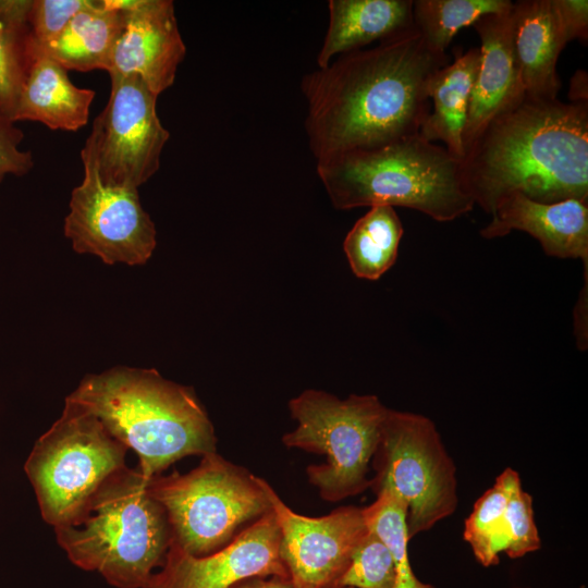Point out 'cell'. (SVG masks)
Returning a JSON list of instances; mask_svg holds the SVG:
<instances>
[{"label": "cell", "mask_w": 588, "mask_h": 588, "mask_svg": "<svg viewBox=\"0 0 588 588\" xmlns=\"http://www.w3.org/2000/svg\"><path fill=\"white\" fill-rule=\"evenodd\" d=\"M449 63L414 27L305 74L304 126L316 161L419 134L430 110L431 81Z\"/></svg>", "instance_id": "6da1fadb"}, {"label": "cell", "mask_w": 588, "mask_h": 588, "mask_svg": "<svg viewBox=\"0 0 588 588\" xmlns=\"http://www.w3.org/2000/svg\"><path fill=\"white\" fill-rule=\"evenodd\" d=\"M461 162L475 205L490 216L515 194L544 204L588 200V102L525 94L485 126Z\"/></svg>", "instance_id": "7a4b0ae2"}, {"label": "cell", "mask_w": 588, "mask_h": 588, "mask_svg": "<svg viewBox=\"0 0 588 588\" xmlns=\"http://www.w3.org/2000/svg\"><path fill=\"white\" fill-rule=\"evenodd\" d=\"M68 397L137 454L146 477L161 475L185 456L217 452L213 425L193 388L154 368L117 366L89 373Z\"/></svg>", "instance_id": "3957f363"}, {"label": "cell", "mask_w": 588, "mask_h": 588, "mask_svg": "<svg viewBox=\"0 0 588 588\" xmlns=\"http://www.w3.org/2000/svg\"><path fill=\"white\" fill-rule=\"evenodd\" d=\"M149 478L127 466L109 476L69 524L54 527L58 544L77 567L98 572L115 588H149L172 542L164 507Z\"/></svg>", "instance_id": "277c9868"}, {"label": "cell", "mask_w": 588, "mask_h": 588, "mask_svg": "<svg viewBox=\"0 0 588 588\" xmlns=\"http://www.w3.org/2000/svg\"><path fill=\"white\" fill-rule=\"evenodd\" d=\"M334 208L405 207L438 222L473 210L461 159L420 134L388 145L317 162Z\"/></svg>", "instance_id": "5b68a950"}, {"label": "cell", "mask_w": 588, "mask_h": 588, "mask_svg": "<svg viewBox=\"0 0 588 588\" xmlns=\"http://www.w3.org/2000/svg\"><path fill=\"white\" fill-rule=\"evenodd\" d=\"M149 490L166 510L171 543L197 558L223 548L272 509L261 478L217 452L187 474L150 477Z\"/></svg>", "instance_id": "8992f818"}, {"label": "cell", "mask_w": 588, "mask_h": 588, "mask_svg": "<svg viewBox=\"0 0 588 588\" xmlns=\"http://www.w3.org/2000/svg\"><path fill=\"white\" fill-rule=\"evenodd\" d=\"M127 448L85 406L65 397L61 416L35 442L24 471L42 519H75L101 483L126 466Z\"/></svg>", "instance_id": "52a82bcc"}, {"label": "cell", "mask_w": 588, "mask_h": 588, "mask_svg": "<svg viewBox=\"0 0 588 588\" xmlns=\"http://www.w3.org/2000/svg\"><path fill=\"white\" fill-rule=\"evenodd\" d=\"M298 425L283 436L287 448L326 455L307 467L308 480L323 500L336 502L370 486L368 478L388 407L376 395L339 399L321 390H305L289 402Z\"/></svg>", "instance_id": "ba28073f"}, {"label": "cell", "mask_w": 588, "mask_h": 588, "mask_svg": "<svg viewBox=\"0 0 588 588\" xmlns=\"http://www.w3.org/2000/svg\"><path fill=\"white\" fill-rule=\"evenodd\" d=\"M371 464L369 488L405 503L409 540L454 514L456 466L429 417L388 408Z\"/></svg>", "instance_id": "9c48e42d"}, {"label": "cell", "mask_w": 588, "mask_h": 588, "mask_svg": "<svg viewBox=\"0 0 588 588\" xmlns=\"http://www.w3.org/2000/svg\"><path fill=\"white\" fill-rule=\"evenodd\" d=\"M110 96L96 117L82 161L108 186L138 189L159 169L170 133L157 114V98L139 78L111 74Z\"/></svg>", "instance_id": "30bf717a"}, {"label": "cell", "mask_w": 588, "mask_h": 588, "mask_svg": "<svg viewBox=\"0 0 588 588\" xmlns=\"http://www.w3.org/2000/svg\"><path fill=\"white\" fill-rule=\"evenodd\" d=\"M83 181L71 193L64 219L72 248L106 265H145L156 248L157 231L138 189L105 185L90 163L83 161Z\"/></svg>", "instance_id": "8fae6325"}, {"label": "cell", "mask_w": 588, "mask_h": 588, "mask_svg": "<svg viewBox=\"0 0 588 588\" xmlns=\"http://www.w3.org/2000/svg\"><path fill=\"white\" fill-rule=\"evenodd\" d=\"M281 531L280 556L292 588H323L340 581L367 530L363 509L341 506L321 517L293 512L261 478Z\"/></svg>", "instance_id": "7c38bea8"}, {"label": "cell", "mask_w": 588, "mask_h": 588, "mask_svg": "<svg viewBox=\"0 0 588 588\" xmlns=\"http://www.w3.org/2000/svg\"><path fill=\"white\" fill-rule=\"evenodd\" d=\"M281 531L272 509L206 556H193L171 543L149 588H230L250 577H290L280 556Z\"/></svg>", "instance_id": "4fadbf2b"}, {"label": "cell", "mask_w": 588, "mask_h": 588, "mask_svg": "<svg viewBox=\"0 0 588 588\" xmlns=\"http://www.w3.org/2000/svg\"><path fill=\"white\" fill-rule=\"evenodd\" d=\"M122 25L109 75L139 78L159 96L174 83L186 54L171 0H120Z\"/></svg>", "instance_id": "5bb4252c"}, {"label": "cell", "mask_w": 588, "mask_h": 588, "mask_svg": "<svg viewBox=\"0 0 588 588\" xmlns=\"http://www.w3.org/2000/svg\"><path fill=\"white\" fill-rule=\"evenodd\" d=\"M511 10L473 24L480 39V61L462 135L464 154L494 117L525 96L513 49Z\"/></svg>", "instance_id": "9a60e30c"}, {"label": "cell", "mask_w": 588, "mask_h": 588, "mask_svg": "<svg viewBox=\"0 0 588 588\" xmlns=\"http://www.w3.org/2000/svg\"><path fill=\"white\" fill-rule=\"evenodd\" d=\"M512 231L535 237L548 256L580 259L587 272L588 200L571 198L544 204L512 195L498 205L480 235L491 240Z\"/></svg>", "instance_id": "2e32d148"}, {"label": "cell", "mask_w": 588, "mask_h": 588, "mask_svg": "<svg viewBox=\"0 0 588 588\" xmlns=\"http://www.w3.org/2000/svg\"><path fill=\"white\" fill-rule=\"evenodd\" d=\"M512 41L520 82L527 96L554 99L561 89L556 64L567 45L551 0L513 2Z\"/></svg>", "instance_id": "e0dca14e"}, {"label": "cell", "mask_w": 588, "mask_h": 588, "mask_svg": "<svg viewBox=\"0 0 588 588\" xmlns=\"http://www.w3.org/2000/svg\"><path fill=\"white\" fill-rule=\"evenodd\" d=\"M94 98L93 89L75 86L68 71L33 42L14 121L75 132L88 123Z\"/></svg>", "instance_id": "ac0fdd59"}, {"label": "cell", "mask_w": 588, "mask_h": 588, "mask_svg": "<svg viewBox=\"0 0 588 588\" xmlns=\"http://www.w3.org/2000/svg\"><path fill=\"white\" fill-rule=\"evenodd\" d=\"M329 24L317 54L318 68L414 28L412 0H330Z\"/></svg>", "instance_id": "d6986e66"}, {"label": "cell", "mask_w": 588, "mask_h": 588, "mask_svg": "<svg viewBox=\"0 0 588 588\" xmlns=\"http://www.w3.org/2000/svg\"><path fill=\"white\" fill-rule=\"evenodd\" d=\"M121 25L120 0H91L56 39L40 49L66 71H107Z\"/></svg>", "instance_id": "ffe728a7"}, {"label": "cell", "mask_w": 588, "mask_h": 588, "mask_svg": "<svg viewBox=\"0 0 588 588\" xmlns=\"http://www.w3.org/2000/svg\"><path fill=\"white\" fill-rule=\"evenodd\" d=\"M479 61L480 49L473 47L434 74L429 89L430 110L419 132L428 142H442L461 160L462 135Z\"/></svg>", "instance_id": "44dd1931"}, {"label": "cell", "mask_w": 588, "mask_h": 588, "mask_svg": "<svg viewBox=\"0 0 588 588\" xmlns=\"http://www.w3.org/2000/svg\"><path fill=\"white\" fill-rule=\"evenodd\" d=\"M403 225L393 207L373 206L345 236L343 249L353 273L375 281L396 261Z\"/></svg>", "instance_id": "7402d4cb"}, {"label": "cell", "mask_w": 588, "mask_h": 588, "mask_svg": "<svg viewBox=\"0 0 588 588\" xmlns=\"http://www.w3.org/2000/svg\"><path fill=\"white\" fill-rule=\"evenodd\" d=\"M30 4L0 0V113L13 122L32 53Z\"/></svg>", "instance_id": "603a6c76"}, {"label": "cell", "mask_w": 588, "mask_h": 588, "mask_svg": "<svg viewBox=\"0 0 588 588\" xmlns=\"http://www.w3.org/2000/svg\"><path fill=\"white\" fill-rule=\"evenodd\" d=\"M515 469L505 468L494 483L475 502L464 524L463 537L476 560L485 567L498 565L504 517L512 493L520 487Z\"/></svg>", "instance_id": "cb8c5ba5"}, {"label": "cell", "mask_w": 588, "mask_h": 588, "mask_svg": "<svg viewBox=\"0 0 588 588\" xmlns=\"http://www.w3.org/2000/svg\"><path fill=\"white\" fill-rule=\"evenodd\" d=\"M510 0H416L413 22L416 30L434 51L446 49L458 30L488 14L509 11Z\"/></svg>", "instance_id": "d4e9b609"}, {"label": "cell", "mask_w": 588, "mask_h": 588, "mask_svg": "<svg viewBox=\"0 0 588 588\" xmlns=\"http://www.w3.org/2000/svg\"><path fill=\"white\" fill-rule=\"evenodd\" d=\"M365 524L389 548L395 564V588H436L419 580L409 562L406 530V505L394 493L383 491L377 499L363 509Z\"/></svg>", "instance_id": "484cf974"}, {"label": "cell", "mask_w": 588, "mask_h": 588, "mask_svg": "<svg viewBox=\"0 0 588 588\" xmlns=\"http://www.w3.org/2000/svg\"><path fill=\"white\" fill-rule=\"evenodd\" d=\"M348 588H395L396 569L387 544L368 529L353 550L350 565L339 581Z\"/></svg>", "instance_id": "4316f807"}, {"label": "cell", "mask_w": 588, "mask_h": 588, "mask_svg": "<svg viewBox=\"0 0 588 588\" xmlns=\"http://www.w3.org/2000/svg\"><path fill=\"white\" fill-rule=\"evenodd\" d=\"M540 547L532 497L520 486L512 493L506 507L501 552H505L511 559H517L539 550Z\"/></svg>", "instance_id": "83f0119b"}, {"label": "cell", "mask_w": 588, "mask_h": 588, "mask_svg": "<svg viewBox=\"0 0 588 588\" xmlns=\"http://www.w3.org/2000/svg\"><path fill=\"white\" fill-rule=\"evenodd\" d=\"M90 2L91 0H32L28 25L33 42L39 48L47 46Z\"/></svg>", "instance_id": "f1b7e54d"}, {"label": "cell", "mask_w": 588, "mask_h": 588, "mask_svg": "<svg viewBox=\"0 0 588 588\" xmlns=\"http://www.w3.org/2000/svg\"><path fill=\"white\" fill-rule=\"evenodd\" d=\"M14 123L0 113V182L8 174L25 175L34 167L32 152L19 148L24 134Z\"/></svg>", "instance_id": "f546056e"}, {"label": "cell", "mask_w": 588, "mask_h": 588, "mask_svg": "<svg viewBox=\"0 0 588 588\" xmlns=\"http://www.w3.org/2000/svg\"><path fill=\"white\" fill-rule=\"evenodd\" d=\"M562 36L566 44L572 40L587 41L588 1L551 0Z\"/></svg>", "instance_id": "4dcf8cb0"}, {"label": "cell", "mask_w": 588, "mask_h": 588, "mask_svg": "<svg viewBox=\"0 0 588 588\" xmlns=\"http://www.w3.org/2000/svg\"><path fill=\"white\" fill-rule=\"evenodd\" d=\"M230 588H292L290 577L267 576V577H250L241 580ZM323 588H348L339 583Z\"/></svg>", "instance_id": "1f68e13d"}, {"label": "cell", "mask_w": 588, "mask_h": 588, "mask_svg": "<svg viewBox=\"0 0 588 588\" xmlns=\"http://www.w3.org/2000/svg\"><path fill=\"white\" fill-rule=\"evenodd\" d=\"M569 102H588V76L584 70H577L569 83Z\"/></svg>", "instance_id": "d6a6232c"}, {"label": "cell", "mask_w": 588, "mask_h": 588, "mask_svg": "<svg viewBox=\"0 0 588 588\" xmlns=\"http://www.w3.org/2000/svg\"><path fill=\"white\" fill-rule=\"evenodd\" d=\"M512 588H524V587H512Z\"/></svg>", "instance_id": "836d02e7"}]
</instances>
